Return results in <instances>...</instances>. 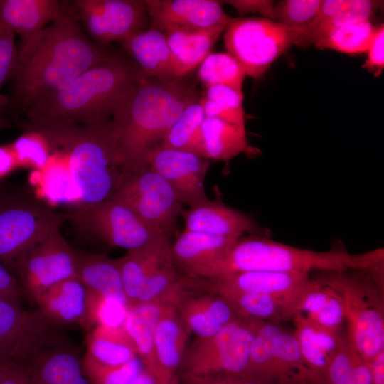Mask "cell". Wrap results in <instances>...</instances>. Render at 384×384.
<instances>
[{
  "mask_svg": "<svg viewBox=\"0 0 384 384\" xmlns=\"http://www.w3.org/2000/svg\"><path fill=\"white\" fill-rule=\"evenodd\" d=\"M225 2L233 6L240 14L260 13L273 21L274 4L272 1L232 0Z\"/></svg>",
  "mask_w": 384,
  "mask_h": 384,
  "instance_id": "cell-51",
  "label": "cell"
},
{
  "mask_svg": "<svg viewBox=\"0 0 384 384\" xmlns=\"http://www.w3.org/2000/svg\"><path fill=\"white\" fill-rule=\"evenodd\" d=\"M298 314L330 331L339 333L345 321L339 293L326 284L311 278L298 302Z\"/></svg>",
  "mask_w": 384,
  "mask_h": 384,
  "instance_id": "cell-33",
  "label": "cell"
},
{
  "mask_svg": "<svg viewBox=\"0 0 384 384\" xmlns=\"http://www.w3.org/2000/svg\"><path fill=\"white\" fill-rule=\"evenodd\" d=\"M177 377L178 384H260L243 373L197 375L180 373Z\"/></svg>",
  "mask_w": 384,
  "mask_h": 384,
  "instance_id": "cell-48",
  "label": "cell"
},
{
  "mask_svg": "<svg viewBox=\"0 0 384 384\" xmlns=\"http://www.w3.org/2000/svg\"><path fill=\"white\" fill-rule=\"evenodd\" d=\"M11 272L23 294L35 302L57 283L75 277V249L56 228L31 246Z\"/></svg>",
  "mask_w": 384,
  "mask_h": 384,
  "instance_id": "cell-13",
  "label": "cell"
},
{
  "mask_svg": "<svg viewBox=\"0 0 384 384\" xmlns=\"http://www.w3.org/2000/svg\"><path fill=\"white\" fill-rule=\"evenodd\" d=\"M176 309L189 333L197 337L213 335L240 316L223 297L191 289Z\"/></svg>",
  "mask_w": 384,
  "mask_h": 384,
  "instance_id": "cell-21",
  "label": "cell"
},
{
  "mask_svg": "<svg viewBox=\"0 0 384 384\" xmlns=\"http://www.w3.org/2000/svg\"><path fill=\"white\" fill-rule=\"evenodd\" d=\"M185 230L238 238L245 233H257L255 221L243 213L223 203L208 200L196 207L182 210Z\"/></svg>",
  "mask_w": 384,
  "mask_h": 384,
  "instance_id": "cell-22",
  "label": "cell"
},
{
  "mask_svg": "<svg viewBox=\"0 0 384 384\" xmlns=\"http://www.w3.org/2000/svg\"><path fill=\"white\" fill-rule=\"evenodd\" d=\"M311 280L310 274L271 271H245L214 277L202 278L186 274L184 282L193 290L215 292L233 290L268 294L299 300Z\"/></svg>",
  "mask_w": 384,
  "mask_h": 384,
  "instance_id": "cell-16",
  "label": "cell"
},
{
  "mask_svg": "<svg viewBox=\"0 0 384 384\" xmlns=\"http://www.w3.org/2000/svg\"><path fill=\"white\" fill-rule=\"evenodd\" d=\"M383 267V249L351 254L343 249L314 251L259 236L238 238L218 258L193 277L208 278L245 271L310 274L360 270L375 273Z\"/></svg>",
  "mask_w": 384,
  "mask_h": 384,
  "instance_id": "cell-5",
  "label": "cell"
},
{
  "mask_svg": "<svg viewBox=\"0 0 384 384\" xmlns=\"http://www.w3.org/2000/svg\"><path fill=\"white\" fill-rule=\"evenodd\" d=\"M368 58L363 68L379 75L384 68V26L380 25L368 50Z\"/></svg>",
  "mask_w": 384,
  "mask_h": 384,
  "instance_id": "cell-49",
  "label": "cell"
},
{
  "mask_svg": "<svg viewBox=\"0 0 384 384\" xmlns=\"http://www.w3.org/2000/svg\"><path fill=\"white\" fill-rule=\"evenodd\" d=\"M16 169L17 162L9 144L0 145V180Z\"/></svg>",
  "mask_w": 384,
  "mask_h": 384,
  "instance_id": "cell-53",
  "label": "cell"
},
{
  "mask_svg": "<svg viewBox=\"0 0 384 384\" xmlns=\"http://www.w3.org/2000/svg\"><path fill=\"white\" fill-rule=\"evenodd\" d=\"M81 351L61 329L38 343L15 365L31 384H91L85 375Z\"/></svg>",
  "mask_w": 384,
  "mask_h": 384,
  "instance_id": "cell-15",
  "label": "cell"
},
{
  "mask_svg": "<svg viewBox=\"0 0 384 384\" xmlns=\"http://www.w3.org/2000/svg\"><path fill=\"white\" fill-rule=\"evenodd\" d=\"M3 368H4V367L0 368V384H1V381Z\"/></svg>",
  "mask_w": 384,
  "mask_h": 384,
  "instance_id": "cell-58",
  "label": "cell"
},
{
  "mask_svg": "<svg viewBox=\"0 0 384 384\" xmlns=\"http://www.w3.org/2000/svg\"><path fill=\"white\" fill-rule=\"evenodd\" d=\"M35 171L39 174L36 183L47 204L51 207L58 204L68 205L70 208L78 206V191L65 152L53 149L45 166Z\"/></svg>",
  "mask_w": 384,
  "mask_h": 384,
  "instance_id": "cell-34",
  "label": "cell"
},
{
  "mask_svg": "<svg viewBox=\"0 0 384 384\" xmlns=\"http://www.w3.org/2000/svg\"><path fill=\"white\" fill-rule=\"evenodd\" d=\"M353 270L321 271L316 279L332 287L341 295L348 324V341L366 361L384 349L383 306L375 292L376 281L365 270L358 274Z\"/></svg>",
  "mask_w": 384,
  "mask_h": 384,
  "instance_id": "cell-6",
  "label": "cell"
},
{
  "mask_svg": "<svg viewBox=\"0 0 384 384\" xmlns=\"http://www.w3.org/2000/svg\"><path fill=\"white\" fill-rule=\"evenodd\" d=\"M22 294L16 277L0 262V299L20 304Z\"/></svg>",
  "mask_w": 384,
  "mask_h": 384,
  "instance_id": "cell-50",
  "label": "cell"
},
{
  "mask_svg": "<svg viewBox=\"0 0 384 384\" xmlns=\"http://www.w3.org/2000/svg\"><path fill=\"white\" fill-rule=\"evenodd\" d=\"M82 365L91 384H128L144 369L138 356L124 364L104 365L83 355Z\"/></svg>",
  "mask_w": 384,
  "mask_h": 384,
  "instance_id": "cell-44",
  "label": "cell"
},
{
  "mask_svg": "<svg viewBox=\"0 0 384 384\" xmlns=\"http://www.w3.org/2000/svg\"><path fill=\"white\" fill-rule=\"evenodd\" d=\"M127 307L116 299L87 292L86 314L82 327L89 331L99 326H122Z\"/></svg>",
  "mask_w": 384,
  "mask_h": 384,
  "instance_id": "cell-45",
  "label": "cell"
},
{
  "mask_svg": "<svg viewBox=\"0 0 384 384\" xmlns=\"http://www.w3.org/2000/svg\"><path fill=\"white\" fill-rule=\"evenodd\" d=\"M243 374L260 384H323L304 360L293 332L268 322L256 334Z\"/></svg>",
  "mask_w": 384,
  "mask_h": 384,
  "instance_id": "cell-10",
  "label": "cell"
},
{
  "mask_svg": "<svg viewBox=\"0 0 384 384\" xmlns=\"http://www.w3.org/2000/svg\"><path fill=\"white\" fill-rule=\"evenodd\" d=\"M151 27L162 32L173 29L207 28L227 26L232 18L214 0L144 1Z\"/></svg>",
  "mask_w": 384,
  "mask_h": 384,
  "instance_id": "cell-19",
  "label": "cell"
},
{
  "mask_svg": "<svg viewBox=\"0 0 384 384\" xmlns=\"http://www.w3.org/2000/svg\"><path fill=\"white\" fill-rule=\"evenodd\" d=\"M57 329L38 309L26 311L18 303L0 299V368L16 364Z\"/></svg>",
  "mask_w": 384,
  "mask_h": 384,
  "instance_id": "cell-18",
  "label": "cell"
},
{
  "mask_svg": "<svg viewBox=\"0 0 384 384\" xmlns=\"http://www.w3.org/2000/svg\"><path fill=\"white\" fill-rule=\"evenodd\" d=\"M128 384H163L145 369Z\"/></svg>",
  "mask_w": 384,
  "mask_h": 384,
  "instance_id": "cell-57",
  "label": "cell"
},
{
  "mask_svg": "<svg viewBox=\"0 0 384 384\" xmlns=\"http://www.w3.org/2000/svg\"><path fill=\"white\" fill-rule=\"evenodd\" d=\"M225 25L207 28L173 29L164 31L178 78L200 65L224 31Z\"/></svg>",
  "mask_w": 384,
  "mask_h": 384,
  "instance_id": "cell-30",
  "label": "cell"
},
{
  "mask_svg": "<svg viewBox=\"0 0 384 384\" xmlns=\"http://www.w3.org/2000/svg\"><path fill=\"white\" fill-rule=\"evenodd\" d=\"M243 94L225 85L208 87L199 97L205 116L215 117L245 129Z\"/></svg>",
  "mask_w": 384,
  "mask_h": 384,
  "instance_id": "cell-37",
  "label": "cell"
},
{
  "mask_svg": "<svg viewBox=\"0 0 384 384\" xmlns=\"http://www.w3.org/2000/svg\"><path fill=\"white\" fill-rule=\"evenodd\" d=\"M75 277L87 292L116 299L128 306L117 259L75 250Z\"/></svg>",
  "mask_w": 384,
  "mask_h": 384,
  "instance_id": "cell-26",
  "label": "cell"
},
{
  "mask_svg": "<svg viewBox=\"0 0 384 384\" xmlns=\"http://www.w3.org/2000/svg\"><path fill=\"white\" fill-rule=\"evenodd\" d=\"M154 326L132 308L127 307L124 327L134 343L137 354L142 361L144 369L163 384H166L156 355L154 340Z\"/></svg>",
  "mask_w": 384,
  "mask_h": 384,
  "instance_id": "cell-42",
  "label": "cell"
},
{
  "mask_svg": "<svg viewBox=\"0 0 384 384\" xmlns=\"http://www.w3.org/2000/svg\"><path fill=\"white\" fill-rule=\"evenodd\" d=\"M171 246L170 238H164L117 259L128 306L136 304L144 281L171 257Z\"/></svg>",
  "mask_w": 384,
  "mask_h": 384,
  "instance_id": "cell-29",
  "label": "cell"
},
{
  "mask_svg": "<svg viewBox=\"0 0 384 384\" xmlns=\"http://www.w3.org/2000/svg\"><path fill=\"white\" fill-rule=\"evenodd\" d=\"M223 297L240 316L279 325L292 321L298 311L299 300L268 294L220 290Z\"/></svg>",
  "mask_w": 384,
  "mask_h": 384,
  "instance_id": "cell-27",
  "label": "cell"
},
{
  "mask_svg": "<svg viewBox=\"0 0 384 384\" xmlns=\"http://www.w3.org/2000/svg\"><path fill=\"white\" fill-rule=\"evenodd\" d=\"M147 166L166 181L182 204L193 208L209 200L204 188L208 159L191 151L158 146L149 154Z\"/></svg>",
  "mask_w": 384,
  "mask_h": 384,
  "instance_id": "cell-17",
  "label": "cell"
},
{
  "mask_svg": "<svg viewBox=\"0 0 384 384\" xmlns=\"http://www.w3.org/2000/svg\"><path fill=\"white\" fill-rule=\"evenodd\" d=\"M18 60L15 34L0 24V87L13 78Z\"/></svg>",
  "mask_w": 384,
  "mask_h": 384,
  "instance_id": "cell-47",
  "label": "cell"
},
{
  "mask_svg": "<svg viewBox=\"0 0 384 384\" xmlns=\"http://www.w3.org/2000/svg\"><path fill=\"white\" fill-rule=\"evenodd\" d=\"M262 323L238 316L218 333L197 337L186 348L178 373H244L254 339Z\"/></svg>",
  "mask_w": 384,
  "mask_h": 384,
  "instance_id": "cell-11",
  "label": "cell"
},
{
  "mask_svg": "<svg viewBox=\"0 0 384 384\" xmlns=\"http://www.w3.org/2000/svg\"><path fill=\"white\" fill-rule=\"evenodd\" d=\"M112 54L87 37L70 1L65 13L18 50L8 110L24 112L37 98L64 87Z\"/></svg>",
  "mask_w": 384,
  "mask_h": 384,
  "instance_id": "cell-1",
  "label": "cell"
},
{
  "mask_svg": "<svg viewBox=\"0 0 384 384\" xmlns=\"http://www.w3.org/2000/svg\"><path fill=\"white\" fill-rule=\"evenodd\" d=\"M199 97L195 87L181 79L162 80L144 74L112 117L116 152L123 168L132 173L146 169L150 151Z\"/></svg>",
  "mask_w": 384,
  "mask_h": 384,
  "instance_id": "cell-2",
  "label": "cell"
},
{
  "mask_svg": "<svg viewBox=\"0 0 384 384\" xmlns=\"http://www.w3.org/2000/svg\"><path fill=\"white\" fill-rule=\"evenodd\" d=\"M383 1L371 0H347L346 4L335 14L313 29L305 31L295 45L306 48L316 43L328 31L355 23L370 21V17Z\"/></svg>",
  "mask_w": 384,
  "mask_h": 384,
  "instance_id": "cell-39",
  "label": "cell"
},
{
  "mask_svg": "<svg viewBox=\"0 0 384 384\" xmlns=\"http://www.w3.org/2000/svg\"><path fill=\"white\" fill-rule=\"evenodd\" d=\"M245 75L243 67L228 53H209L198 71V78L206 88L221 85L238 92H242Z\"/></svg>",
  "mask_w": 384,
  "mask_h": 384,
  "instance_id": "cell-41",
  "label": "cell"
},
{
  "mask_svg": "<svg viewBox=\"0 0 384 384\" xmlns=\"http://www.w3.org/2000/svg\"><path fill=\"white\" fill-rule=\"evenodd\" d=\"M237 239L184 230L171 246V257L181 272L194 276L221 256Z\"/></svg>",
  "mask_w": 384,
  "mask_h": 384,
  "instance_id": "cell-28",
  "label": "cell"
},
{
  "mask_svg": "<svg viewBox=\"0 0 384 384\" xmlns=\"http://www.w3.org/2000/svg\"><path fill=\"white\" fill-rule=\"evenodd\" d=\"M9 145L18 169L40 171L46 164L52 152L48 138L41 132L32 129H23L22 134Z\"/></svg>",
  "mask_w": 384,
  "mask_h": 384,
  "instance_id": "cell-43",
  "label": "cell"
},
{
  "mask_svg": "<svg viewBox=\"0 0 384 384\" xmlns=\"http://www.w3.org/2000/svg\"><path fill=\"white\" fill-rule=\"evenodd\" d=\"M9 97L0 94V129L11 126L10 121L6 116L8 112Z\"/></svg>",
  "mask_w": 384,
  "mask_h": 384,
  "instance_id": "cell-56",
  "label": "cell"
},
{
  "mask_svg": "<svg viewBox=\"0 0 384 384\" xmlns=\"http://www.w3.org/2000/svg\"><path fill=\"white\" fill-rule=\"evenodd\" d=\"M70 7L58 0H0V24L21 38L30 41Z\"/></svg>",
  "mask_w": 384,
  "mask_h": 384,
  "instance_id": "cell-20",
  "label": "cell"
},
{
  "mask_svg": "<svg viewBox=\"0 0 384 384\" xmlns=\"http://www.w3.org/2000/svg\"><path fill=\"white\" fill-rule=\"evenodd\" d=\"M292 321L294 326L293 334L304 360L322 378L343 338L339 333L324 328L301 314H296Z\"/></svg>",
  "mask_w": 384,
  "mask_h": 384,
  "instance_id": "cell-31",
  "label": "cell"
},
{
  "mask_svg": "<svg viewBox=\"0 0 384 384\" xmlns=\"http://www.w3.org/2000/svg\"><path fill=\"white\" fill-rule=\"evenodd\" d=\"M206 116L198 100L188 105L173 124L160 146L200 155L201 128Z\"/></svg>",
  "mask_w": 384,
  "mask_h": 384,
  "instance_id": "cell-38",
  "label": "cell"
},
{
  "mask_svg": "<svg viewBox=\"0 0 384 384\" xmlns=\"http://www.w3.org/2000/svg\"><path fill=\"white\" fill-rule=\"evenodd\" d=\"M309 384H315V383H309Z\"/></svg>",
  "mask_w": 384,
  "mask_h": 384,
  "instance_id": "cell-59",
  "label": "cell"
},
{
  "mask_svg": "<svg viewBox=\"0 0 384 384\" xmlns=\"http://www.w3.org/2000/svg\"><path fill=\"white\" fill-rule=\"evenodd\" d=\"M189 331L173 305H167L154 329L156 355L166 384H178V373Z\"/></svg>",
  "mask_w": 384,
  "mask_h": 384,
  "instance_id": "cell-23",
  "label": "cell"
},
{
  "mask_svg": "<svg viewBox=\"0 0 384 384\" xmlns=\"http://www.w3.org/2000/svg\"><path fill=\"white\" fill-rule=\"evenodd\" d=\"M378 28L370 21L346 25L328 31L315 46L349 54L366 52Z\"/></svg>",
  "mask_w": 384,
  "mask_h": 384,
  "instance_id": "cell-40",
  "label": "cell"
},
{
  "mask_svg": "<svg viewBox=\"0 0 384 384\" xmlns=\"http://www.w3.org/2000/svg\"><path fill=\"white\" fill-rule=\"evenodd\" d=\"M252 153L246 130L215 117H205L201 128L200 155L228 161L242 153Z\"/></svg>",
  "mask_w": 384,
  "mask_h": 384,
  "instance_id": "cell-32",
  "label": "cell"
},
{
  "mask_svg": "<svg viewBox=\"0 0 384 384\" xmlns=\"http://www.w3.org/2000/svg\"><path fill=\"white\" fill-rule=\"evenodd\" d=\"M87 302V289L76 277H73L47 289L35 303L47 319L62 329L73 325L82 326Z\"/></svg>",
  "mask_w": 384,
  "mask_h": 384,
  "instance_id": "cell-25",
  "label": "cell"
},
{
  "mask_svg": "<svg viewBox=\"0 0 384 384\" xmlns=\"http://www.w3.org/2000/svg\"><path fill=\"white\" fill-rule=\"evenodd\" d=\"M306 27L291 28L268 18H232L224 30L227 51L246 75L261 78L270 65L295 45Z\"/></svg>",
  "mask_w": 384,
  "mask_h": 384,
  "instance_id": "cell-8",
  "label": "cell"
},
{
  "mask_svg": "<svg viewBox=\"0 0 384 384\" xmlns=\"http://www.w3.org/2000/svg\"><path fill=\"white\" fill-rule=\"evenodd\" d=\"M373 384H384V349L368 361Z\"/></svg>",
  "mask_w": 384,
  "mask_h": 384,
  "instance_id": "cell-55",
  "label": "cell"
},
{
  "mask_svg": "<svg viewBox=\"0 0 384 384\" xmlns=\"http://www.w3.org/2000/svg\"><path fill=\"white\" fill-rule=\"evenodd\" d=\"M137 67L147 76L162 80H179L164 33L150 28L120 42Z\"/></svg>",
  "mask_w": 384,
  "mask_h": 384,
  "instance_id": "cell-24",
  "label": "cell"
},
{
  "mask_svg": "<svg viewBox=\"0 0 384 384\" xmlns=\"http://www.w3.org/2000/svg\"><path fill=\"white\" fill-rule=\"evenodd\" d=\"M347 2V0H323L315 18L306 26V31L313 29L321 22L336 14Z\"/></svg>",
  "mask_w": 384,
  "mask_h": 384,
  "instance_id": "cell-52",
  "label": "cell"
},
{
  "mask_svg": "<svg viewBox=\"0 0 384 384\" xmlns=\"http://www.w3.org/2000/svg\"><path fill=\"white\" fill-rule=\"evenodd\" d=\"M0 190H1V188H0Z\"/></svg>",
  "mask_w": 384,
  "mask_h": 384,
  "instance_id": "cell-60",
  "label": "cell"
},
{
  "mask_svg": "<svg viewBox=\"0 0 384 384\" xmlns=\"http://www.w3.org/2000/svg\"><path fill=\"white\" fill-rule=\"evenodd\" d=\"M323 0H284L274 5L273 21L291 28L306 27L316 16Z\"/></svg>",
  "mask_w": 384,
  "mask_h": 384,
  "instance_id": "cell-46",
  "label": "cell"
},
{
  "mask_svg": "<svg viewBox=\"0 0 384 384\" xmlns=\"http://www.w3.org/2000/svg\"><path fill=\"white\" fill-rule=\"evenodd\" d=\"M1 384H31L23 370L15 364L4 367Z\"/></svg>",
  "mask_w": 384,
  "mask_h": 384,
  "instance_id": "cell-54",
  "label": "cell"
},
{
  "mask_svg": "<svg viewBox=\"0 0 384 384\" xmlns=\"http://www.w3.org/2000/svg\"><path fill=\"white\" fill-rule=\"evenodd\" d=\"M110 199L124 204L146 224L169 237L183 210L170 185L149 167L139 173L129 172Z\"/></svg>",
  "mask_w": 384,
  "mask_h": 384,
  "instance_id": "cell-12",
  "label": "cell"
},
{
  "mask_svg": "<svg viewBox=\"0 0 384 384\" xmlns=\"http://www.w3.org/2000/svg\"><path fill=\"white\" fill-rule=\"evenodd\" d=\"M84 355L104 365L124 364L137 356L134 343L122 326H99L88 331Z\"/></svg>",
  "mask_w": 384,
  "mask_h": 384,
  "instance_id": "cell-35",
  "label": "cell"
},
{
  "mask_svg": "<svg viewBox=\"0 0 384 384\" xmlns=\"http://www.w3.org/2000/svg\"><path fill=\"white\" fill-rule=\"evenodd\" d=\"M20 127L41 132L51 149L66 154L78 194V206L110 199L129 173L117 155L112 119L91 125L23 121Z\"/></svg>",
  "mask_w": 384,
  "mask_h": 384,
  "instance_id": "cell-4",
  "label": "cell"
},
{
  "mask_svg": "<svg viewBox=\"0 0 384 384\" xmlns=\"http://www.w3.org/2000/svg\"><path fill=\"white\" fill-rule=\"evenodd\" d=\"M322 381L323 384H373L368 361L344 338L327 366Z\"/></svg>",
  "mask_w": 384,
  "mask_h": 384,
  "instance_id": "cell-36",
  "label": "cell"
},
{
  "mask_svg": "<svg viewBox=\"0 0 384 384\" xmlns=\"http://www.w3.org/2000/svg\"><path fill=\"white\" fill-rule=\"evenodd\" d=\"M65 215L81 238L127 251L170 238L146 224L130 208L112 199L70 208Z\"/></svg>",
  "mask_w": 384,
  "mask_h": 384,
  "instance_id": "cell-9",
  "label": "cell"
},
{
  "mask_svg": "<svg viewBox=\"0 0 384 384\" xmlns=\"http://www.w3.org/2000/svg\"><path fill=\"white\" fill-rule=\"evenodd\" d=\"M144 74L137 65L112 54L64 87L32 102L24 111L26 121L91 125L110 120Z\"/></svg>",
  "mask_w": 384,
  "mask_h": 384,
  "instance_id": "cell-3",
  "label": "cell"
},
{
  "mask_svg": "<svg viewBox=\"0 0 384 384\" xmlns=\"http://www.w3.org/2000/svg\"><path fill=\"white\" fill-rule=\"evenodd\" d=\"M71 5L85 34L101 46L144 29L148 18L140 0H75Z\"/></svg>",
  "mask_w": 384,
  "mask_h": 384,
  "instance_id": "cell-14",
  "label": "cell"
},
{
  "mask_svg": "<svg viewBox=\"0 0 384 384\" xmlns=\"http://www.w3.org/2000/svg\"><path fill=\"white\" fill-rule=\"evenodd\" d=\"M66 215L26 191L0 190V262L11 272L23 254Z\"/></svg>",
  "mask_w": 384,
  "mask_h": 384,
  "instance_id": "cell-7",
  "label": "cell"
}]
</instances>
